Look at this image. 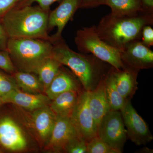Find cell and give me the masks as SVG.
Listing matches in <instances>:
<instances>
[{"instance_id":"6","label":"cell","mask_w":153,"mask_h":153,"mask_svg":"<svg viewBox=\"0 0 153 153\" xmlns=\"http://www.w3.org/2000/svg\"><path fill=\"white\" fill-rule=\"evenodd\" d=\"M97 135L111 146L122 151L128 137L120 111L111 110L104 116L98 126Z\"/></svg>"},{"instance_id":"15","label":"cell","mask_w":153,"mask_h":153,"mask_svg":"<svg viewBox=\"0 0 153 153\" xmlns=\"http://www.w3.org/2000/svg\"><path fill=\"white\" fill-rule=\"evenodd\" d=\"M32 123L39 139L46 145L55 124L56 116L49 105L33 111Z\"/></svg>"},{"instance_id":"24","label":"cell","mask_w":153,"mask_h":153,"mask_svg":"<svg viewBox=\"0 0 153 153\" xmlns=\"http://www.w3.org/2000/svg\"><path fill=\"white\" fill-rule=\"evenodd\" d=\"M17 89L19 88L13 76H9L0 71V97Z\"/></svg>"},{"instance_id":"31","label":"cell","mask_w":153,"mask_h":153,"mask_svg":"<svg viewBox=\"0 0 153 153\" xmlns=\"http://www.w3.org/2000/svg\"><path fill=\"white\" fill-rule=\"evenodd\" d=\"M9 38L2 23L0 21V50H7Z\"/></svg>"},{"instance_id":"30","label":"cell","mask_w":153,"mask_h":153,"mask_svg":"<svg viewBox=\"0 0 153 153\" xmlns=\"http://www.w3.org/2000/svg\"><path fill=\"white\" fill-rule=\"evenodd\" d=\"M106 0H79V8L89 9L105 5Z\"/></svg>"},{"instance_id":"25","label":"cell","mask_w":153,"mask_h":153,"mask_svg":"<svg viewBox=\"0 0 153 153\" xmlns=\"http://www.w3.org/2000/svg\"><path fill=\"white\" fill-rule=\"evenodd\" d=\"M68 153H87V142L77 135L70 140L64 149Z\"/></svg>"},{"instance_id":"3","label":"cell","mask_w":153,"mask_h":153,"mask_svg":"<svg viewBox=\"0 0 153 153\" xmlns=\"http://www.w3.org/2000/svg\"><path fill=\"white\" fill-rule=\"evenodd\" d=\"M49 11L40 7L14 8L1 18L9 38H34L53 41L48 34Z\"/></svg>"},{"instance_id":"29","label":"cell","mask_w":153,"mask_h":153,"mask_svg":"<svg viewBox=\"0 0 153 153\" xmlns=\"http://www.w3.org/2000/svg\"><path fill=\"white\" fill-rule=\"evenodd\" d=\"M21 0H0V18L14 8Z\"/></svg>"},{"instance_id":"32","label":"cell","mask_w":153,"mask_h":153,"mask_svg":"<svg viewBox=\"0 0 153 153\" xmlns=\"http://www.w3.org/2000/svg\"><path fill=\"white\" fill-rule=\"evenodd\" d=\"M142 6L145 11L153 13V0H140Z\"/></svg>"},{"instance_id":"17","label":"cell","mask_w":153,"mask_h":153,"mask_svg":"<svg viewBox=\"0 0 153 153\" xmlns=\"http://www.w3.org/2000/svg\"><path fill=\"white\" fill-rule=\"evenodd\" d=\"M113 72L119 93L126 100H130L137 89L138 73L126 68L117 70L113 67Z\"/></svg>"},{"instance_id":"27","label":"cell","mask_w":153,"mask_h":153,"mask_svg":"<svg viewBox=\"0 0 153 153\" xmlns=\"http://www.w3.org/2000/svg\"><path fill=\"white\" fill-rule=\"evenodd\" d=\"M61 0H21L14 8H20L26 6H32L34 2L38 3L39 7L45 10L49 11L50 6L53 3Z\"/></svg>"},{"instance_id":"34","label":"cell","mask_w":153,"mask_h":153,"mask_svg":"<svg viewBox=\"0 0 153 153\" xmlns=\"http://www.w3.org/2000/svg\"><path fill=\"white\" fill-rule=\"evenodd\" d=\"M1 153V151H0V153Z\"/></svg>"},{"instance_id":"21","label":"cell","mask_w":153,"mask_h":153,"mask_svg":"<svg viewBox=\"0 0 153 153\" xmlns=\"http://www.w3.org/2000/svg\"><path fill=\"white\" fill-rule=\"evenodd\" d=\"M18 87L27 93L38 94L44 92L43 85L34 73L17 71L13 74Z\"/></svg>"},{"instance_id":"14","label":"cell","mask_w":153,"mask_h":153,"mask_svg":"<svg viewBox=\"0 0 153 153\" xmlns=\"http://www.w3.org/2000/svg\"><path fill=\"white\" fill-rule=\"evenodd\" d=\"M105 75L102 78L96 87L89 92L88 106L97 130L102 118L111 110L105 94Z\"/></svg>"},{"instance_id":"11","label":"cell","mask_w":153,"mask_h":153,"mask_svg":"<svg viewBox=\"0 0 153 153\" xmlns=\"http://www.w3.org/2000/svg\"><path fill=\"white\" fill-rule=\"evenodd\" d=\"M77 135L69 117H56L51 135L46 144L47 149L55 152H64L69 141Z\"/></svg>"},{"instance_id":"10","label":"cell","mask_w":153,"mask_h":153,"mask_svg":"<svg viewBox=\"0 0 153 153\" xmlns=\"http://www.w3.org/2000/svg\"><path fill=\"white\" fill-rule=\"evenodd\" d=\"M0 144L9 150H24L28 143L25 134L19 125L12 118H0Z\"/></svg>"},{"instance_id":"12","label":"cell","mask_w":153,"mask_h":153,"mask_svg":"<svg viewBox=\"0 0 153 153\" xmlns=\"http://www.w3.org/2000/svg\"><path fill=\"white\" fill-rule=\"evenodd\" d=\"M79 9V0H61L58 7L49 12L48 17V31L57 27V32L52 36L54 39H59L65 26Z\"/></svg>"},{"instance_id":"5","label":"cell","mask_w":153,"mask_h":153,"mask_svg":"<svg viewBox=\"0 0 153 153\" xmlns=\"http://www.w3.org/2000/svg\"><path fill=\"white\" fill-rule=\"evenodd\" d=\"M74 42L81 53L91 54L117 70L123 68L120 50L102 40L96 31L95 26L77 30Z\"/></svg>"},{"instance_id":"7","label":"cell","mask_w":153,"mask_h":153,"mask_svg":"<svg viewBox=\"0 0 153 153\" xmlns=\"http://www.w3.org/2000/svg\"><path fill=\"white\" fill-rule=\"evenodd\" d=\"M89 92L81 91L70 118L77 134L86 142L97 135V128L88 106Z\"/></svg>"},{"instance_id":"33","label":"cell","mask_w":153,"mask_h":153,"mask_svg":"<svg viewBox=\"0 0 153 153\" xmlns=\"http://www.w3.org/2000/svg\"><path fill=\"white\" fill-rule=\"evenodd\" d=\"M2 104V102L1 100V98H0V105L1 104Z\"/></svg>"},{"instance_id":"28","label":"cell","mask_w":153,"mask_h":153,"mask_svg":"<svg viewBox=\"0 0 153 153\" xmlns=\"http://www.w3.org/2000/svg\"><path fill=\"white\" fill-rule=\"evenodd\" d=\"M141 41L149 48L153 46V29L150 25H147L143 28Z\"/></svg>"},{"instance_id":"22","label":"cell","mask_w":153,"mask_h":153,"mask_svg":"<svg viewBox=\"0 0 153 153\" xmlns=\"http://www.w3.org/2000/svg\"><path fill=\"white\" fill-rule=\"evenodd\" d=\"M105 5L115 15H128L144 10L140 0H106Z\"/></svg>"},{"instance_id":"16","label":"cell","mask_w":153,"mask_h":153,"mask_svg":"<svg viewBox=\"0 0 153 153\" xmlns=\"http://www.w3.org/2000/svg\"><path fill=\"white\" fill-rule=\"evenodd\" d=\"M76 77L62 65L58 73L52 80L45 93L50 100L66 91L71 90L80 91L79 83Z\"/></svg>"},{"instance_id":"13","label":"cell","mask_w":153,"mask_h":153,"mask_svg":"<svg viewBox=\"0 0 153 153\" xmlns=\"http://www.w3.org/2000/svg\"><path fill=\"white\" fill-rule=\"evenodd\" d=\"M0 98L2 103H12L32 111L49 105L51 101L46 94L28 93L19 89L12 91Z\"/></svg>"},{"instance_id":"9","label":"cell","mask_w":153,"mask_h":153,"mask_svg":"<svg viewBox=\"0 0 153 153\" xmlns=\"http://www.w3.org/2000/svg\"><path fill=\"white\" fill-rule=\"evenodd\" d=\"M123 69L138 73L140 70L153 66V52L141 41H135L126 44L120 50Z\"/></svg>"},{"instance_id":"4","label":"cell","mask_w":153,"mask_h":153,"mask_svg":"<svg viewBox=\"0 0 153 153\" xmlns=\"http://www.w3.org/2000/svg\"><path fill=\"white\" fill-rule=\"evenodd\" d=\"M52 42L34 38H9L7 50L18 71L36 74L52 55Z\"/></svg>"},{"instance_id":"19","label":"cell","mask_w":153,"mask_h":153,"mask_svg":"<svg viewBox=\"0 0 153 153\" xmlns=\"http://www.w3.org/2000/svg\"><path fill=\"white\" fill-rule=\"evenodd\" d=\"M105 88L111 110L120 111L128 100L124 98L117 89L112 66L105 76Z\"/></svg>"},{"instance_id":"26","label":"cell","mask_w":153,"mask_h":153,"mask_svg":"<svg viewBox=\"0 0 153 153\" xmlns=\"http://www.w3.org/2000/svg\"><path fill=\"white\" fill-rule=\"evenodd\" d=\"M0 69L13 74L18 71L7 50H0Z\"/></svg>"},{"instance_id":"20","label":"cell","mask_w":153,"mask_h":153,"mask_svg":"<svg viewBox=\"0 0 153 153\" xmlns=\"http://www.w3.org/2000/svg\"><path fill=\"white\" fill-rule=\"evenodd\" d=\"M62 65L52 57H48L39 66L36 74L43 85L44 91L49 87L52 80L58 73Z\"/></svg>"},{"instance_id":"1","label":"cell","mask_w":153,"mask_h":153,"mask_svg":"<svg viewBox=\"0 0 153 153\" xmlns=\"http://www.w3.org/2000/svg\"><path fill=\"white\" fill-rule=\"evenodd\" d=\"M153 25V13L146 11L128 15L110 13L100 20L95 30L105 43L120 50L131 42L141 41L143 28Z\"/></svg>"},{"instance_id":"2","label":"cell","mask_w":153,"mask_h":153,"mask_svg":"<svg viewBox=\"0 0 153 153\" xmlns=\"http://www.w3.org/2000/svg\"><path fill=\"white\" fill-rule=\"evenodd\" d=\"M52 44V57L63 66L70 68L84 90H93L110 69H105L107 63L93 55L77 53L72 50L62 37L54 40Z\"/></svg>"},{"instance_id":"18","label":"cell","mask_w":153,"mask_h":153,"mask_svg":"<svg viewBox=\"0 0 153 153\" xmlns=\"http://www.w3.org/2000/svg\"><path fill=\"white\" fill-rule=\"evenodd\" d=\"M80 91L71 90L57 96L49 105L56 117H69L76 105Z\"/></svg>"},{"instance_id":"8","label":"cell","mask_w":153,"mask_h":153,"mask_svg":"<svg viewBox=\"0 0 153 153\" xmlns=\"http://www.w3.org/2000/svg\"><path fill=\"white\" fill-rule=\"evenodd\" d=\"M127 137L137 146L145 145L153 139L149 127L132 105L130 100L120 111Z\"/></svg>"},{"instance_id":"23","label":"cell","mask_w":153,"mask_h":153,"mask_svg":"<svg viewBox=\"0 0 153 153\" xmlns=\"http://www.w3.org/2000/svg\"><path fill=\"white\" fill-rule=\"evenodd\" d=\"M122 151L115 149L105 142L97 135L87 142V153H120Z\"/></svg>"}]
</instances>
